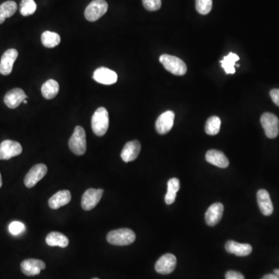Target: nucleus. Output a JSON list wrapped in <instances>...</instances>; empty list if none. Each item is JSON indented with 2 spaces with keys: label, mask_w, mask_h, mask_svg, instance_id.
<instances>
[{
  "label": "nucleus",
  "mask_w": 279,
  "mask_h": 279,
  "mask_svg": "<svg viewBox=\"0 0 279 279\" xmlns=\"http://www.w3.org/2000/svg\"><path fill=\"white\" fill-rule=\"evenodd\" d=\"M180 189V182L176 178L171 179L168 182V193L165 196V203L168 205L172 204L176 201L177 193Z\"/></svg>",
  "instance_id": "nucleus-24"
},
{
  "label": "nucleus",
  "mask_w": 279,
  "mask_h": 279,
  "mask_svg": "<svg viewBox=\"0 0 279 279\" xmlns=\"http://www.w3.org/2000/svg\"><path fill=\"white\" fill-rule=\"evenodd\" d=\"M22 152L21 144L11 140H6L0 144V160H9L21 155Z\"/></svg>",
  "instance_id": "nucleus-9"
},
{
  "label": "nucleus",
  "mask_w": 279,
  "mask_h": 279,
  "mask_svg": "<svg viewBox=\"0 0 279 279\" xmlns=\"http://www.w3.org/2000/svg\"><path fill=\"white\" fill-rule=\"evenodd\" d=\"M260 123L266 136L270 139L276 138L279 133V119L271 112H264L260 117Z\"/></svg>",
  "instance_id": "nucleus-6"
},
{
  "label": "nucleus",
  "mask_w": 279,
  "mask_h": 279,
  "mask_svg": "<svg viewBox=\"0 0 279 279\" xmlns=\"http://www.w3.org/2000/svg\"><path fill=\"white\" fill-rule=\"evenodd\" d=\"M48 168L44 164H38L31 168L24 179V184L28 188H33L46 176Z\"/></svg>",
  "instance_id": "nucleus-7"
},
{
  "label": "nucleus",
  "mask_w": 279,
  "mask_h": 279,
  "mask_svg": "<svg viewBox=\"0 0 279 279\" xmlns=\"http://www.w3.org/2000/svg\"><path fill=\"white\" fill-rule=\"evenodd\" d=\"M225 248L230 254H235L239 257H245L252 252L251 245L248 243H240L233 240L226 242Z\"/></svg>",
  "instance_id": "nucleus-19"
},
{
  "label": "nucleus",
  "mask_w": 279,
  "mask_h": 279,
  "mask_svg": "<svg viewBox=\"0 0 279 279\" xmlns=\"http://www.w3.org/2000/svg\"><path fill=\"white\" fill-rule=\"evenodd\" d=\"M271 99L275 105L279 106V89H274L270 92Z\"/></svg>",
  "instance_id": "nucleus-34"
},
{
  "label": "nucleus",
  "mask_w": 279,
  "mask_h": 279,
  "mask_svg": "<svg viewBox=\"0 0 279 279\" xmlns=\"http://www.w3.org/2000/svg\"><path fill=\"white\" fill-rule=\"evenodd\" d=\"M207 162L220 169H226L229 166V160L226 155L218 150H210L206 155Z\"/></svg>",
  "instance_id": "nucleus-21"
},
{
  "label": "nucleus",
  "mask_w": 279,
  "mask_h": 279,
  "mask_svg": "<svg viewBox=\"0 0 279 279\" xmlns=\"http://www.w3.org/2000/svg\"><path fill=\"white\" fill-rule=\"evenodd\" d=\"M223 210H224V207L222 203H216L212 204L207 209L206 216H205L206 223L210 226L217 224L222 219Z\"/></svg>",
  "instance_id": "nucleus-16"
},
{
  "label": "nucleus",
  "mask_w": 279,
  "mask_h": 279,
  "mask_svg": "<svg viewBox=\"0 0 279 279\" xmlns=\"http://www.w3.org/2000/svg\"><path fill=\"white\" fill-rule=\"evenodd\" d=\"M72 199V195L68 190L59 191L51 196L48 200V205L52 209H58L68 204Z\"/></svg>",
  "instance_id": "nucleus-20"
},
{
  "label": "nucleus",
  "mask_w": 279,
  "mask_h": 279,
  "mask_svg": "<svg viewBox=\"0 0 279 279\" xmlns=\"http://www.w3.org/2000/svg\"><path fill=\"white\" fill-rule=\"evenodd\" d=\"M70 150L78 156L83 155L86 152V134L85 129L80 126L75 128L73 134L70 138L68 142Z\"/></svg>",
  "instance_id": "nucleus-3"
},
{
  "label": "nucleus",
  "mask_w": 279,
  "mask_h": 279,
  "mask_svg": "<svg viewBox=\"0 0 279 279\" xmlns=\"http://www.w3.org/2000/svg\"><path fill=\"white\" fill-rule=\"evenodd\" d=\"M226 279H245L241 273L236 271H229L226 273Z\"/></svg>",
  "instance_id": "nucleus-33"
},
{
  "label": "nucleus",
  "mask_w": 279,
  "mask_h": 279,
  "mask_svg": "<svg viewBox=\"0 0 279 279\" xmlns=\"http://www.w3.org/2000/svg\"><path fill=\"white\" fill-rule=\"evenodd\" d=\"M108 11V4L105 0H93L86 7L85 17L90 22L98 21Z\"/></svg>",
  "instance_id": "nucleus-5"
},
{
  "label": "nucleus",
  "mask_w": 279,
  "mask_h": 279,
  "mask_svg": "<svg viewBox=\"0 0 279 279\" xmlns=\"http://www.w3.org/2000/svg\"><path fill=\"white\" fill-rule=\"evenodd\" d=\"M176 264L177 259L176 256L172 254H165L157 261L155 264V270L159 274H171L176 268Z\"/></svg>",
  "instance_id": "nucleus-10"
},
{
  "label": "nucleus",
  "mask_w": 279,
  "mask_h": 279,
  "mask_svg": "<svg viewBox=\"0 0 279 279\" xmlns=\"http://www.w3.org/2000/svg\"><path fill=\"white\" fill-rule=\"evenodd\" d=\"M18 57V51L16 49H9L3 55L0 61V74L9 75L12 72L14 62Z\"/></svg>",
  "instance_id": "nucleus-14"
},
{
  "label": "nucleus",
  "mask_w": 279,
  "mask_h": 279,
  "mask_svg": "<svg viewBox=\"0 0 279 279\" xmlns=\"http://www.w3.org/2000/svg\"><path fill=\"white\" fill-rule=\"evenodd\" d=\"M25 225L19 221H14L9 225V231L14 236H19L25 230Z\"/></svg>",
  "instance_id": "nucleus-31"
},
{
  "label": "nucleus",
  "mask_w": 279,
  "mask_h": 279,
  "mask_svg": "<svg viewBox=\"0 0 279 279\" xmlns=\"http://www.w3.org/2000/svg\"><path fill=\"white\" fill-rule=\"evenodd\" d=\"M274 274L279 277V269H275L274 271Z\"/></svg>",
  "instance_id": "nucleus-36"
},
{
  "label": "nucleus",
  "mask_w": 279,
  "mask_h": 279,
  "mask_svg": "<svg viewBox=\"0 0 279 279\" xmlns=\"http://www.w3.org/2000/svg\"><path fill=\"white\" fill-rule=\"evenodd\" d=\"M175 121V113L172 111H166L157 119L155 128L159 134H166L172 129Z\"/></svg>",
  "instance_id": "nucleus-11"
},
{
  "label": "nucleus",
  "mask_w": 279,
  "mask_h": 279,
  "mask_svg": "<svg viewBox=\"0 0 279 279\" xmlns=\"http://www.w3.org/2000/svg\"><path fill=\"white\" fill-rule=\"evenodd\" d=\"M106 240L112 245H129L136 240V235L130 229H118L109 232L106 236Z\"/></svg>",
  "instance_id": "nucleus-1"
},
{
  "label": "nucleus",
  "mask_w": 279,
  "mask_h": 279,
  "mask_svg": "<svg viewBox=\"0 0 279 279\" xmlns=\"http://www.w3.org/2000/svg\"><path fill=\"white\" fill-rule=\"evenodd\" d=\"M46 243L51 247H60L65 248L68 247L69 240L63 233L59 232H51L46 237Z\"/></svg>",
  "instance_id": "nucleus-22"
},
{
  "label": "nucleus",
  "mask_w": 279,
  "mask_h": 279,
  "mask_svg": "<svg viewBox=\"0 0 279 279\" xmlns=\"http://www.w3.org/2000/svg\"><path fill=\"white\" fill-rule=\"evenodd\" d=\"M59 92V84L54 79H49L43 84L41 87V93L46 99H52L58 95Z\"/></svg>",
  "instance_id": "nucleus-23"
},
{
  "label": "nucleus",
  "mask_w": 279,
  "mask_h": 279,
  "mask_svg": "<svg viewBox=\"0 0 279 279\" xmlns=\"http://www.w3.org/2000/svg\"><path fill=\"white\" fill-rule=\"evenodd\" d=\"M2 186H3L2 176H1V173H0V188L2 187Z\"/></svg>",
  "instance_id": "nucleus-37"
},
{
  "label": "nucleus",
  "mask_w": 279,
  "mask_h": 279,
  "mask_svg": "<svg viewBox=\"0 0 279 279\" xmlns=\"http://www.w3.org/2000/svg\"><path fill=\"white\" fill-rule=\"evenodd\" d=\"M92 279H99V278H97V277H95V278H92Z\"/></svg>",
  "instance_id": "nucleus-39"
},
{
  "label": "nucleus",
  "mask_w": 279,
  "mask_h": 279,
  "mask_svg": "<svg viewBox=\"0 0 279 279\" xmlns=\"http://www.w3.org/2000/svg\"><path fill=\"white\" fill-rule=\"evenodd\" d=\"M103 193L104 190L102 189H89L85 191L81 203L82 209L85 211H90L94 209L100 201Z\"/></svg>",
  "instance_id": "nucleus-8"
},
{
  "label": "nucleus",
  "mask_w": 279,
  "mask_h": 279,
  "mask_svg": "<svg viewBox=\"0 0 279 279\" xmlns=\"http://www.w3.org/2000/svg\"><path fill=\"white\" fill-rule=\"evenodd\" d=\"M24 103H25V104L28 103V100H27V99H24Z\"/></svg>",
  "instance_id": "nucleus-38"
},
{
  "label": "nucleus",
  "mask_w": 279,
  "mask_h": 279,
  "mask_svg": "<svg viewBox=\"0 0 279 279\" xmlns=\"http://www.w3.org/2000/svg\"><path fill=\"white\" fill-rule=\"evenodd\" d=\"M28 95H26L24 90L19 88L9 91L4 97V102L11 109H15L24 102V99H28Z\"/></svg>",
  "instance_id": "nucleus-15"
},
{
  "label": "nucleus",
  "mask_w": 279,
  "mask_h": 279,
  "mask_svg": "<svg viewBox=\"0 0 279 279\" xmlns=\"http://www.w3.org/2000/svg\"><path fill=\"white\" fill-rule=\"evenodd\" d=\"M144 7L148 11H157L162 7V0H142Z\"/></svg>",
  "instance_id": "nucleus-32"
},
{
  "label": "nucleus",
  "mask_w": 279,
  "mask_h": 279,
  "mask_svg": "<svg viewBox=\"0 0 279 279\" xmlns=\"http://www.w3.org/2000/svg\"><path fill=\"white\" fill-rule=\"evenodd\" d=\"M37 10L34 0H22L21 3V14L24 17L32 15Z\"/></svg>",
  "instance_id": "nucleus-29"
},
{
  "label": "nucleus",
  "mask_w": 279,
  "mask_h": 279,
  "mask_svg": "<svg viewBox=\"0 0 279 279\" xmlns=\"http://www.w3.org/2000/svg\"><path fill=\"white\" fill-rule=\"evenodd\" d=\"M109 112L106 108L96 109L92 117V129L96 136H102L106 134L109 128Z\"/></svg>",
  "instance_id": "nucleus-2"
},
{
  "label": "nucleus",
  "mask_w": 279,
  "mask_h": 279,
  "mask_svg": "<svg viewBox=\"0 0 279 279\" xmlns=\"http://www.w3.org/2000/svg\"><path fill=\"white\" fill-rule=\"evenodd\" d=\"M17 5L14 1H7L0 6V24L7 18L12 17L17 12Z\"/></svg>",
  "instance_id": "nucleus-26"
},
{
  "label": "nucleus",
  "mask_w": 279,
  "mask_h": 279,
  "mask_svg": "<svg viewBox=\"0 0 279 279\" xmlns=\"http://www.w3.org/2000/svg\"><path fill=\"white\" fill-rule=\"evenodd\" d=\"M239 59L240 58L238 55L233 53H230L227 56L223 58V61H221L220 63L226 74L235 73L234 65Z\"/></svg>",
  "instance_id": "nucleus-27"
},
{
  "label": "nucleus",
  "mask_w": 279,
  "mask_h": 279,
  "mask_svg": "<svg viewBox=\"0 0 279 279\" xmlns=\"http://www.w3.org/2000/svg\"><path fill=\"white\" fill-rule=\"evenodd\" d=\"M142 149V145L138 141H133L126 144L121 152V159L123 162H133L136 159Z\"/></svg>",
  "instance_id": "nucleus-17"
},
{
  "label": "nucleus",
  "mask_w": 279,
  "mask_h": 279,
  "mask_svg": "<svg viewBox=\"0 0 279 279\" xmlns=\"http://www.w3.org/2000/svg\"><path fill=\"white\" fill-rule=\"evenodd\" d=\"M159 60L165 69L173 75L182 76L187 72V66L186 64L178 57L165 54L160 57Z\"/></svg>",
  "instance_id": "nucleus-4"
},
{
  "label": "nucleus",
  "mask_w": 279,
  "mask_h": 279,
  "mask_svg": "<svg viewBox=\"0 0 279 279\" xmlns=\"http://www.w3.org/2000/svg\"><path fill=\"white\" fill-rule=\"evenodd\" d=\"M261 279H279V277L274 274H268L264 275Z\"/></svg>",
  "instance_id": "nucleus-35"
},
{
  "label": "nucleus",
  "mask_w": 279,
  "mask_h": 279,
  "mask_svg": "<svg viewBox=\"0 0 279 279\" xmlns=\"http://www.w3.org/2000/svg\"><path fill=\"white\" fill-rule=\"evenodd\" d=\"M94 80L102 85H112L117 82V74L109 69V68L102 67L95 70L93 74Z\"/></svg>",
  "instance_id": "nucleus-12"
},
{
  "label": "nucleus",
  "mask_w": 279,
  "mask_h": 279,
  "mask_svg": "<svg viewBox=\"0 0 279 279\" xmlns=\"http://www.w3.org/2000/svg\"><path fill=\"white\" fill-rule=\"evenodd\" d=\"M21 271L28 276L38 275L46 267L45 263L38 259H27L21 264Z\"/></svg>",
  "instance_id": "nucleus-13"
},
{
  "label": "nucleus",
  "mask_w": 279,
  "mask_h": 279,
  "mask_svg": "<svg viewBox=\"0 0 279 279\" xmlns=\"http://www.w3.org/2000/svg\"><path fill=\"white\" fill-rule=\"evenodd\" d=\"M41 42L43 45L48 48H53L58 46L61 42V38L57 33L47 31L41 35Z\"/></svg>",
  "instance_id": "nucleus-25"
},
{
  "label": "nucleus",
  "mask_w": 279,
  "mask_h": 279,
  "mask_svg": "<svg viewBox=\"0 0 279 279\" xmlns=\"http://www.w3.org/2000/svg\"><path fill=\"white\" fill-rule=\"evenodd\" d=\"M221 120L218 116H211L206 121L205 130L207 134L214 136L220 132Z\"/></svg>",
  "instance_id": "nucleus-28"
},
{
  "label": "nucleus",
  "mask_w": 279,
  "mask_h": 279,
  "mask_svg": "<svg viewBox=\"0 0 279 279\" xmlns=\"http://www.w3.org/2000/svg\"><path fill=\"white\" fill-rule=\"evenodd\" d=\"M257 203H258L259 209L260 212L264 216H270L272 214L274 207H273L272 202H271L270 195L267 191L264 189H260L257 193Z\"/></svg>",
  "instance_id": "nucleus-18"
},
{
  "label": "nucleus",
  "mask_w": 279,
  "mask_h": 279,
  "mask_svg": "<svg viewBox=\"0 0 279 279\" xmlns=\"http://www.w3.org/2000/svg\"><path fill=\"white\" fill-rule=\"evenodd\" d=\"M196 11L202 15H206L212 11L213 0H196Z\"/></svg>",
  "instance_id": "nucleus-30"
}]
</instances>
